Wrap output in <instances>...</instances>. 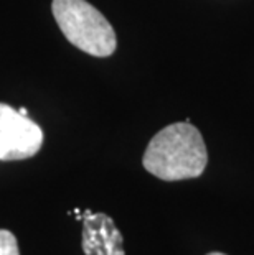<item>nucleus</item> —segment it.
Listing matches in <instances>:
<instances>
[{
  "label": "nucleus",
  "mask_w": 254,
  "mask_h": 255,
  "mask_svg": "<svg viewBox=\"0 0 254 255\" xmlns=\"http://www.w3.org/2000/svg\"><path fill=\"white\" fill-rule=\"evenodd\" d=\"M207 163V145L200 130L190 122H175L159 130L142 156L145 170L162 181L198 178Z\"/></svg>",
  "instance_id": "nucleus-1"
},
{
  "label": "nucleus",
  "mask_w": 254,
  "mask_h": 255,
  "mask_svg": "<svg viewBox=\"0 0 254 255\" xmlns=\"http://www.w3.org/2000/svg\"><path fill=\"white\" fill-rule=\"evenodd\" d=\"M51 12L64 38L78 50L96 58H107L116 51L114 28L89 2L53 0Z\"/></svg>",
  "instance_id": "nucleus-2"
},
{
  "label": "nucleus",
  "mask_w": 254,
  "mask_h": 255,
  "mask_svg": "<svg viewBox=\"0 0 254 255\" xmlns=\"http://www.w3.org/2000/svg\"><path fill=\"white\" fill-rule=\"evenodd\" d=\"M43 130L28 116L0 102V161H18L41 150Z\"/></svg>",
  "instance_id": "nucleus-3"
},
{
  "label": "nucleus",
  "mask_w": 254,
  "mask_h": 255,
  "mask_svg": "<svg viewBox=\"0 0 254 255\" xmlns=\"http://www.w3.org/2000/svg\"><path fill=\"white\" fill-rule=\"evenodd\" d=\"M74 213L78 219L83 221L81 249L84 255H126L122 247L124 237L112 218L89 209L83 214L79 209H74Z\"/></svg>",
  "instance_id": "nucleus-4"
},
{
  "label": "nucleus",
  "mask_w": 254,
  "mask_h": 255,
  "mask_svg": "<svg viewBox=\"0 0 254 255\" xmlns=\"http://www.w3.org/2000/svg\"><path fill=\"white\" fill-rule=\"evenodd\" d=\"M0 255H20L17 237L7 229H0Z\"/></svg>",
  "instance_id": "nucleus-5"
},
{
  "label": "nucleus",
  "mask_w": 254,
  "mask_h": 255,
  "mask_svg": "<svg viewBox=\"0 0 254 255\" xmlns=\"http://www.w3.org/2000/svg\"><path fill=\"white\" fill-rule=\"evenodd\" d=\"M18 112L21 114V116H28V109H25V107H20Z\"/></svg>",
  "instance_id": "nucleus-6"
},
{
  "label": "nucleus",
  "mask_w": 254,
  "mask_h": 255,
  "mask_svg": "<svg viewBox=\"0 0 254 255\" xmlns=\"http://www.w3.org/2000/svg\"><path fill=\"white\" fill-rule=\"evenodd\" d=\"M208 255H226V254H221V252H210Z\"/></svg>",
  "instance_id": "nucleus-7"
}]
</instances>
